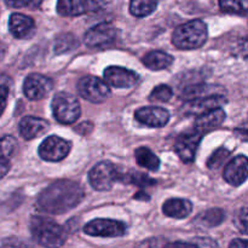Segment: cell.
<instances>
[{"label": "cell", "mask_w": 248, "mask_h": 248, "mask_svg": "<svg viewBox=\"0 0 248 248\" xmlns=\"http://www.w3.org/2000/svg\"><path fill=\"white\" fill-rule=\"evenodd\" d=\"M84 196L80 184L72 181H58L39 195L38 207L51 215H62L77 207Z\"/></svg>", "instance_id": "cell-1"}, {"label": "cell", "mask_w": 248, "mask_h": 248, "mask_svg": "<svg viewBox=\"0 0 248 248\" xmlns=\"http://www.w3.org/2000/svg\"><path fill=\"white\" fill-rule=\"evenodd\" d=\"M31 232L33 239L45 248H60L67 240L64 229L48 218H31Z\"/></svg>", "instance_id": "cell-2"}, {"label": "cell", "mask_w": 248, "mask_h": 248, "mask_svg": "<svg viewBox=\"0 0 248 248\" xmlns=\"http://www.w3.org/2000/svg\"><path fill=\"white\" fill-rule=\"evenodd\" d=\"M208 36L207 26L201 19L186 22L173 31L172 43L181 50H195L206 43Z\"/></svg>", "instance_id": "cell-3"}, {"label": "cell", "mask_w": 248, "mask_h": 248, "mask_svg": "<svg viewBox=\"0 0 248 248\" xmlns=\"http://www.w3.org/2000/svg\"><path fill=\"white\" fill-rule=\"evenodd\" d=\"M52 113L58 123L70 125L79 119L81 108L74 96L67 92H58L52 99Z\"/></svg>", "instance_id": "cell-4"}, {"label": "cell", "mask_w": 248, "mask_h": 248, "mask_svg": "<svg viewBox=\"0 0 248 248\" xmlns=\"http://www.w3.org/2000/svg\"><path fill=\"white\" fill-rule=\"evenodd\" d=\"M118 179H120V173L118 169L109 161L98 162L96 166L92 167L89 173L90 184L98 191L110 190Z\"/></svg>", "instance_id": "cell-5"}, {"label": "cell", "mask_w": 248, "mask_h": 248, "mask_svg": "<svg viewBox=\"0 0 248 248\" xmlns=\"http://www.w3.org/2000/svg\"><path fill=\"white\" fill-rule=\"evenodd\" d=\"M79 94L91 103H102L110 94L108 84L97 77H85L78 84Z\"/></svg>", "instance_id": "cell-6"}, {"label": "cell", "mask_w": 248, "mask_h": 248, "mask_svg": "<svg viewBox=\"0 0 248 248\" xmlns=\"http://www.w3.org/2000/svg\"><path fill=\"white\" fill-rule=\"evenodd\" d=\"M126 230L125 223L114 219H93L84 227L85 234L96 237H120Z\"/></svg>", "instance_id": "cell-7"}, {"label": "cell", "mask_w": 248, "mask_h": 248, "mask_svg": "<svg viewBox=\"0 0 248 248\" xmlns=\"http://www.w3.org/2000/svg\"><path fill=\"white\" fill-rule=\"evenodd\" d=\"M119 31L110 23H99L86 31L84 43L89 47H106L118 38Z\"/></svg>", "instance_id": "cell-8"}, {"label": "cell", "mask_w": 248, "mask_h": 248, "mask_svg": "<svg viewBox=\"0 0 248 248\" xmlns=\"http://www.w3.org/2000/svg\"><path fill=\"white\" fill-rule=\"evenodd\" d=\"M70 143L58 136H50L39 147V155L43 160L58 162L64 159L70 152Z\"/></svg>", "instance_id": "cell-9"}, {"label": "cell", "mask_w": 248, "mask_h": 248, "mask_svg": "<svg viewBox=\"0 0 248 248\" xmlns=\"http://www.w3.org/2000/svg\"><path fill=\"white\" fill-rule=\"evenodd\" d=\"M225 103L227 98L223 94H211V96L186 101L182 108V113L184 115H202L207 111L219 108Z\"/></svg>", "instance_id": "cell-10"}, {"label": "cell", "mask_w": 248, "mask_h": 248, "mask_svg": "<svg viewBox=\"0 0 248 248\" xmlns=\"http://www.w3.org/2000/svg\"><path fill=\"white\" fill-rule=\"evenodd\" d=\"M103 77L108 86L116 87V89H130L140 81L137 73L126 69V68L118 67V65H111L107 68L104 70Z\"/></svg>", "instance_id": "cell-11"}, {"label": "cell", "mask_w": 248, "mask_h": 248, "mask_svg": "<svg viewBox=\"0 0 248 248\" xmlns=\"http://www.w3.org/2000/svg\"><path fill=\"white\" fill-rule=\"evenodd\" d=\"M52 90V81L41 74H31L26 78L23 84L24 96L31 101H39L47 96Z\"/></svg>", "instance_id": "cell-12"}, {"label": "cell", "mask_w": 248, "mask_h": 248, "mask_svg": "<svg viewBox=\"0 0 248 248\" xmlns=\"http://www.w3.org/2000/svg\"><path fill=\"white\" fill-rule=\"evenodd\" d=\"M201 138H202V135L196 132V131L191 133H184V135H181L177 138L174 150H176L177 155H178L182 161L189 164V162L195 159L196 150H198L199 144H200Z\"/></svg>", "instance_id": "cell-13"}, {"label": "cell", "mask_w": 248, "mask_h": 248, "mask_svg": "<svg viewBox=\"0 0 248 248\" xmlns=\"http://www.w3.org/2000/svg\"><path fill=\"white\" fill-rule=\"evenodd\" d=\"M135 118L138 123L149 127H162L169 123L170 113L161 107L149 106L136 110Z\"/></svg>", "instance_id": "cell-14"}, {"label": "cell", "mask_w": 248, "mask_h": 248, "mask_svg": "<svg viewBox=\"0 0 248 248\" xmlns=\"http://www.w3.org/2000/svg\"><path fill=\"white\" fill-rule=\"evenodd\" d=\"M248 176V160L245 155H239L228 162L224 170V179L234 186L246 182Z\"/></svg>", "instance_id": "cell-15"}, {"label": "cell", "mask_w": 248, "mask_h": 248, "mask_svg": "<svg viewBox=\"0 0 248 248\" xmlns=\"http://www.w3.org/2000/svg\"><path fill=\"white\" fill-rule=\"evenodd\" d=\"M9 29L15 38L27 39L35 33V23L26 15L12 14L9 19Z\"/></svg>", "instance_id": "cell-16"}, {"label": "cell", "mask_w": 248, "mask_h": 248, "mask_svg": "<svg viewBox=\"0 0 248 248\" xmlns=\"http://www.w3.org/2000/svg\"><path fill=\"white\" fill-rule=\"evenodd\" d=\"M225 113L223 109L217 108L213 110L207 111V113L199 115V118L195 121V131L196 132L205 135L215 128L219 127L225 120Z\"/></svg>", "instance_id": "cell-17"}, {"label": "cell", "mask_w": 248, "mask_h": 248, "mask_svg": "<svg viewBox=\"0 0 248 248\" xmlns=\"http://www.w3.org/2000/svg\"><path fill=\"white\" fill-rule=\"evenodd\" d=\"M19 133L26 140H31L45 132L48 128V123L44 119L35 116H24L19 121Z\"/></svg>", "instance_id": "cell-18"}, {"label": "cell", "mask_w": 248, "mask_h": 248, "mask_svg": "<svg viewBox=\"0 0 248 248\" xmlns=\"http://www.w3.org/2000/svg\"><path fill=\"white\" fill-rule=\"evenodd\" d=\"M193 203L186 199H170L162 205V212L167 217L174 219H183L191 213Z\"/></svg>", "instance_id": "cell-19"}, {"label": "cell", "mask_w": 248, "mask_h": 248, "mask_svg": "<svg viewBox=\"0 0 248 248\" xmlns=\"http://www.w3.org/2000/svg\"><path fill=\"white\" fill-rule=\"evenodd\" d=\"M143 63L152 70H162L173 63V57L164 51H152L143 57Z\"/></svg>", "instance_id": "cell-20"}, {"label": "cell", "mask_w": 248, "mask_h": 248, "mask_svg": "<svg viewBox=\"0 0 248 248\" xmlns=\"http://www.w3.org/2000/svg\"><path fill=\"white\" fill-rule=\"evenodd\" d=\"M135 156L137 164L143 169H147L149 171H157L160 169V159L148 148H138L136 150Z\"/></svg>", "instance_id": "cell-21"}, {"label": "cell", "mask_w": 248, "mask_h": 248, "mask_svg": "<svg viewBox=\"0 0 248 248\" xmlns=\"http://www.w3.org/2000/svg\"><path fill=\"white\" fill-rule=\"evenodd\" d=\"M86 11L84 0H58L57 12L61 16L74 17Z\"/></svg>", "instance_id": "cell-22"}, {"label": "cell", "mask_w": 248, "mask_h": 248, "mask_svg": "<svg viewBox=\"0 0 248 248\" xmlns=\"http://www.w3.org/2000/svg\"><path fill=\"white\" fill-rule=\"evenodd\" d=\"M224 218H225L224 211L219 210V208H212V210L206 211V212H203L202 215L199 216L195 220L201 225V227L213 228L219 225L220 223L224 220Z\"/></svg>", "instance_id": "cell-23"}, {"label": "cell", "mask_w": 248, "mask_h": 248, "mask_svg": "<svg viewBox=\"0 0 248 248\" xmlns=\"http://www.w3.org/2000/svg\"><path fill=\"white\" fill-rule=\"evenodd\" d=\"M159 0H131L130 12L135 17H145L155 11Z\"/></svg>", "instance_id": "cell-24"}, {"label": "cell", "mask_w": 248, "mask_h": 248, "mask_svg": "<svg viewBox=\"0 0 248 248\" xmlns=\"http://www.w3.org/2000/svg\"><path fill=\"white\" fill-rule=\"evenodd\" d=\"M219 89L217 86H208V85H195V86H191L189 89H186L183 93V98H186V101L194 98H200V97H206L210 96L211 92L216 94L218 93Z\"/></svg>", "instance_id": "cell-25"}, {"label": "cell", "mask_w": 248, "mask_h": 248, "mask_svg": "<svg viewBox=\"0 0 248 248\" xmlns=\"http://www.w3.org/2000/svg\"><path fill=\"white\" fill-rule=\"evenodd\" d=\"M219 6L222 11L227 14L240 15V16L247 15V0H219Z\"/></svg>", "instance_id": "cell-26"}, {"label": "cell", "mask_w": 248, "mask_h": 248, "mask_svg": "<svg viewBox=\"0 0 248 248\" xmlns=\"http://www.w3.org/2000/svg\"><path fill=\"white\" fill-rule=\"evenodd\" d=\"M172 89L169 85H159L152 91L149 96V101L154 103L159 102H169L172 98Z\"/></svg>", "instance_id": "cell-27"}, {"label": "cell", "mask_w": 248, "mask_h": 248, "mask_svg": "<svg viewBox=\"0 0 248 248\" xmlns=\"http://www.w3.org/2000/svg\"><path fill=\"white\" fill-rule=\"evenodd\" d=\"M17 140L12 136H4L0 138V157H11L16 153Z\"/></svg>", "instance_id": "cell-28"}, {"label": "cell", "mask_w": 248, "mask_h": 248, "mask_svg": "<svg viewBox=\"0 0 248 248\" xmlns=\"http://www.w3.org/2000/svg\"><path fill=\"white\" fill-rule=\"evenodd\" d=\"M230 156V152L225 148H219V149L216 150L215 153L212 154V156L208 159L207 166L210 167L211 170H217L229 159Z\"/></svg>", "instance_id": "cell-29"}, {"label": "cell", "mask_w": 248, "mask_h": 248, "mask_svg": "<svg viewBox=\"0 0 248 248\" xmlns=\"http://www.w3.org/2000/svg\"><path fill=\"white\" fill-rule=\"evenodd\" d=\"M5 2L12 9H38L43 0H5Z\"/></svg>", "instance_id": "cell-30"}, {"label": "cell", "mask_w": 248, "mask_h": 248, "mask_svg": "<svg viewBox=\"0 0 248 248\" xmlns=\"http://www.w3.org/2000/svg\"><path fill=\"white\" fill-rule=\"evenodd\" d=\"M127 181L130 182V183L136 184V186H143V188L148 186H152V184H155L154 179H150L147 174L138 173L137 171H132L131 173H128Z\"/></svg>", "instance_id": "cell-31"}, {"label": "cell", "mask_w": 248, "mask_h": 248, "mask_svg": "<svg viewBox=\"0 0 248 248\" xmlns=\"http://www.w3.org/2000/svg\"><path fill=\"white\" fill-rule=\"evenodd\" d=\"M70 38H73V35H70V34L61 35L60 38L57 39V41H56V45H55L56 52L62 53V52H65V51L70 50V48L74 46V40H70L69 43H67Z\"/></svg>", "instance_id": "cell-32"}, {"label": "cell", "mask_w": 248, "mask_h": 248, "mask_svg": "<svg viewBox=\"0 0 248 248\" xmlns=\"http://www.w3.org/2000/svg\"><path fill=\"white\" fill-rule=\"evenodd\" d=\"M235 225L239 228L242 234H247V210L244 207L239 211V213L235 217Z\"/></svg>", "instance_id": "cell-33"}, {"label": "cell", "mask_w": 248, "mask_h": 248, "mask_svg": "<svg viewBox=\"0 0 248 248\" xmlns=\"http://www.w3.org/2000/svg\"><path fill=\"white\" fill-rule=\"evenodd\" d=\"M195 245L199 248H219L217 242L208 237H199L195 240Z\"/></svg>", "instance_id": "cell-34"}, {"label": "cell", "mask_w": 248, "mask_h": 248, "mask_svg": "<svg viewBox=\"0 0 248 248\" xmlns=\"http://www.w3.org/2000/svg\"><path fill=\"white\" fill-rule=\"evenodd\" d=\"M7 96H9V89L4 85H0V116L4 113L7 103Z\"/></svg>", "instance_id": "cell-35"}, {"label": "cell", "mask_w": 248, "mask_h": 248, "mask_svg": "<svg viewBox=\"0 0 248 248\" xmlns=\"http://www.w3.org/2000/svg\"><path fill=\"white\" fill-rule=\"evenodd\" d=\"M10 161L6 157H0V179L4 178L10 170Z\"/></svg>", "instance_id": "cell-36"}, {"label": "cell", "mask_w": 248, "mask_h": 248, "mask_svg": "<svg viewBox=\"0 0 248 248\" xmlns=\"http://www.w3.org/2000/svg\"><path fill=\"white\" fill-rule=\"evenodd\" d=\"M164 248H199L195 244H189V242H173Z\"/></svg>", "instance_id": "cell-37"}, {"label": "cell", "mask_w": 248, "mask_h": 248, "mask_svg": "<svg viewBox=\"0 0 248 248\" xmlns=\"http://www.w3.org/2000/svg\"><path fill=\"white\" fill-rule=\"evenodd\" d=\"M229 248H247L246 240H241V239L232 240Z\"/></svg>", "instance_id": "cell-38"}, {"label": "cell", "mask_w": 248, "mask_h": 248, "mask_svg": "<svg viewBox=\"0 0 248 248\" xmlns=\"http://www.w3.org/2000/svg\"><path fill=\"white\" fill-rule=\"evenodd\" d=\"M5 52H6V47H5L4 44H2L1 41H0V61H1L2 58H4Z\"/></svg>", "instance_id": "cell-39"}]
</instances>
